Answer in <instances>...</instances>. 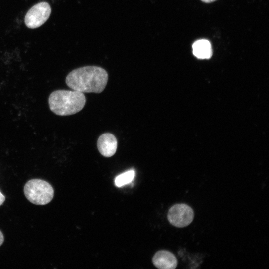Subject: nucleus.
Masks as SVG:
<instances>
[{
	"label": "nucleus",
	"mask_w": 269,
	"mask_h": 269,
	"mask_svg": "<svg viewBox=\"0 0 269 269\" xmlns=\"http://www.w3.org/2000/svg\"><path fill=\"white\" fill-rule=\"evenodd\" d=\"M154 265L160 269H174L177 265V260L175 255L167 250H160L152 258Z\"/></svg>",
	"instance_id": "obj_7"
},
{
	"label": "nucleus",
	"mask_w": 269,
	"mask_h": 269,
	"mask_svg": "<svg viewBox=\"0 0 269 269\" xmlns=\"http://www.w3.org/2000/svg\"><path fill=\"white\" fill-rule=\"evenodd\" d=\"M108 79V74L103 68L87 66L74 69L66 77V83L73 90L82 93L102 92Z\"/></svg>",
	"instance_id": "obj_1"
},
{
	"label": "nucleus",
	"mask_w": 269,
	"mask_h": 269,
	"mask_svg": "<svg viewBox=\"0 0 269 269\" xmlns=\"http://www.w3.org/2000/svg\"><path fill=\"white\" fill-rule=\"evenodd\" d=\"M85 103L84 94L75 90H56L50 94L48 98L50 110L59 116L76 114L83 108Z\"/></svg>",
	"instance_id": "obj_2"
},
{
	"label": "nucleus",
	"mask_w": 269,
	"mask_h": 269,
	"mask_svg": "<svg viewBox=\"0 0 269 269\" xmlns=\"http://www.w3.org/2000/svg\"><path fill=\"white\" fill-rule=\"evenodd\" d=\"M97 148L100 154L110 157L115 154L117 148V140L112 134L107 133L99 136L97 140Z\"/></svg>",
	"instance_id": "obj_6"
},
{
	"label": "nucleus",
	"mask_w": 269,
	"mask_h": 269,
	"mask_svg": "<svg viewBox=\"0 0 269 269\" xmlns=\"http://www.w3.org/2000/svg\"><path fill=\"white\" fill-rule=\"evenodd\" d=\"M4 241V237L2 232L0 230V246L2 244Z\"/></svg>",
	"instance_id": "obj_11"
},
{
	"label": "nucleus",
	"mask_w": 269,
	"mask_h": 269,
	"mask_svg": "<svg viewBox=\"0 0 269 269\" xmlns=\"http://www.w3.org/2000/svg\"><path fill=\"white\" fill-rule=\"evenodd\" d=\"M201 0L205 3H210V2L215 1L217 0Z\"/></svg>",
	"instance_id": "obj_12"
},
{
	"label": "nucleus",
	"mask_w": 269,
	"mask_h": 269,
	"mask_svg": "<svg viewBox=\"0 0 269 269\" xmlns=\"http://www.w3.org/2000/svg\"><path fill=\"white\" fill-rule=\"evenodd\" d=\"M24 193L30 202L36 205H43L49 203L53 199L54 189L47 181L34 179L26 183Z\"/></svg>",
	"instance_id": "obj_3"
},
{
	"label": "nucleus",
	"mask_w": 269,
	"mask_h": 269,
	"mask_svg": "<svg viewBox=\"0 0 269 269\" xmlns=\"http://www.w3.org/2000/svg\"><path fill=\"white\" fill-rule=\"evenodd\" d=\"M167 218L173 226L183 228L189 225L194 218L192 208L185 204H177L173 205L169 210Z\"/></svg>",
	"instance_id": "obj_5"
},
{
	"label": "nucleus",
	"mask_w": 269,
	"mask_h": 269,
	"mask_svg": "<svg viewBox=\"0 0 269 269\" xmlns=\"http://www.w3.org/2000/svg\"><path fill=\"white\" fill-rule=\"evenodd\" d=\"M135 174L134 170H130L119 175L115 179L116 186L120 187L130 183L134 179Z\"/></svg>",
	"instance_id": "obj_9"
},
{
	"label": "nucleus",
	"mask_w": 269,
	"mask_h": 269,
	"mask_svg": "<svg viewBox=\"0 0 269 269\" xmlns=\"http://www.w3.org/2000/svg\"><path fill=\"white\" fill-rule=\"evenodd\" d=\"M193 54L198 59H210L212 55L210 42L206 39L196 41L192 45Z\"/></svg>",
	"instance_id": "obj_8"
},
{
	"label": "nucleus",
	"mask_w": 269,
	"mask_h": 269,
	"mask_svg": "<svg viewBox=\"0 0 269 269\" xmlns=\"http://www.w3.org/2000/svg\"><path fill=\"white\" fill-rule=\"evenodd\" d=\"M51 12V7L47 2L35 4L26 14L24 19L26 26L30 29L40 27L49 18Z\"/></svg>",
	"instance_id": "obj_4"
},
{
	"label": "nucleus",
	"mask_w": 269,
	"mask_h": 269,
	"mask_svg": "<svg viewBox=\"0 0 269 269\" xmlns=\"http://www.w3.org/2000/svg\"><path fill=\"white\" fill-rule=\"evenodd\" d=\"M5 200V197L0 191V206L1 205Z\"/></svg>",
	"instance_id": "obj_10"
}]
</instances>
